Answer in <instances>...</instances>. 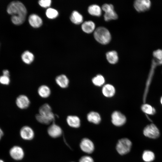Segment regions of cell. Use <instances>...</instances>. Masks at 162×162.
I'll list each match as a JSON object with an SVG mask.
<instances>
[{
  "instance_id": "4316f807",
  "label": "cell",
  "mask_w": 162,
  "mask_h": 162,
  "mask_svg": "<svg viewBox=\"0 0 162 162\" xmlns=\"http://www.w3.org/2000/svg\"><path fill=\"white\" fill-rule=\"evenodd\" d=\"M92 82L95 86H100L104 84L105 79L102 75L98 74L92 79Z\"/></svg>"
},
{
  "instance_id": "e575fe53",
  "label": "cell",
  "mask_w": 162,
  "mask_h": 162,
  "mask_svg": "<svg viewBox=\"0 0 162 162\" xmlns=\"http://www.w3.org/2000/svg\"><path fill=\"white\" fill-rule=\"evenodd\" d=\"M160 102L161 104L162 105V96L161 97L160 99Z\"/></svg>"
},
{
  "instance_id": "8fae6325",
  "label": "cell",
  "mask_w": 162,
  "mask_h": 162,
  "mask_svg": "<svg viewBox=\"0 0 162 162\" xmlns=\"http://www.w3.org/2000/svg\"><path fill=\"white\" fill-rule=\"evenodd\" d=\"M16 104L20 109H24L27 108L29 106L30 101L28 98L24 95L18 96L16 100Z\"/></svg>"
},
{
  "instance_id": "f546056e",
  "label": "cell",
  "mask_w": 162,
  "mask_h": 162,
  "mask_svg": "<svg viewBox=\"0 0 162 162\" xmlns=\"http://www.w3.org/2000/svg\"><path fill=\"white\" fill-rule=\"evenodd\" d=\"M51 3L50 0H41L39 1V4L42 7L47 8L50 6Z\"/></svg>"
},
{
  "instance_id": "3957f363",
  "label": "cell",
  "mask_w": 162,
  "mask_h": 162,
  "mask_svg": "<svg viewBox=\"0 0 162 162\" xmlns=\"http://www.w3.org/2000/svg\"><path fill=\"white\" fill-rule=\"evenodd\" d=\"M132 143L128 139L126 138L120 140L116 147L118 152L121 155H123L129 152L131 149Z\"/></svg>"
},
{
  "instance_id": "9a60e30c",
  "label": "cell",
  "mask_w": 162,
  "mask_h": 162,
  "mask_svg": "<svg viewBox=\"0 0 162 162\" xmlns=\"http://www.w3.org/2000/svg\"><path fill=\"white\" fill-rule=\"evenodd\" d=\"M28 21L30 25L34 28L40 27L42 23L41 19L35 14H32L29 17Z\"/></svg>"
},
{
  "instance_id": "4dcf8cb0",
  "label": "cell",
  "mask_w": 162,
  "mask_h": 162,
  "mask_svg": "<svg viewBox=\"0 0 162 162\" xmlns=\"http://www.w3.org/2000/svg\"><path fill=\"white\" fill-rule=\"evenodd\" d=\"M10 82L9 77L2 75L0 76V83L3 85H8Z\"/></svg>"
},
{
  "instance_id": "7402d4cb",
  "label": "cell",
  "mask_w": 162,
  "mask_h": 162,
  "mask_svg": "<svg viewBox=\"0 0 162 162\" xmlns=\"http://www.w3.org/2000/svg\"><path fill=\"white\" fill-rule=\"evenodd\" d=\"M71 21L76 24H79L82 22L83 17L82 15L76 11L73 12L70 17Z\"/></svg>"
},
{
  "instance_id": "5bb4252c",
  "label": "cell",
  "mask_w": 162,
  "mask_h": 162,
  "mask_svg": "<svg viewBox=\"0 0 162 162\" xmlns=\"http://www.w3.org/2000/svg\"><path fill=\"white\" fill-rule=\"evenodd\" d=\"M57 84L62 88H66L69 85V80L64 74H61L57 76L55 79Z\"/></svg>"
},
{
  "instance_id": "2e32d148",
  "label": "cell",
  "mask_w": 162,
  "mask_h": 162,
  "mask_svg": "<svg viewBox=\"0 0 162 162\" xmlns=\"http://www.w3.org/2000/svg\"><path fill=\"white\" fill-rule=\"evenodd\" d=\"M66 121L68 125L71 127L78 128L80 126V120L77 116H69L67 117Z\"/></svg>"
},
{
  "instance_id": "9c48e42d",
  "label": "cell",
  "mask_w": 162,
  "mask_h": 162,
  "mask_svg": "<svg viewBox=\"0 0 162 162\" xmlns=\"http://www.w3.org/2000/svg\"><path fill=\"white\" fill-rule=\"evenodd\" d=\"M80 146L83 151L88 153H92L94 149V146L92 142L86 138L82 140Z\"/></svg>"
},
{
  "instance_id": "8992f818",
  "label": "cell",
  "mask_w": 162,
  "mask_h": 162,
  "mask_svg": "<svg viewBox=\"0 0 162 162\" xmlns=\"http://www.w3.org/2000/svg\"><path fill=\"white\" fill-rule=\"evenodd\" d=\"M144 135L147 137L152 139H156L160 135L159 130L153 124H151L146 126L143 130Z\"/></svg>"
},
{
  "instance_id": "5b68a950",
  "label": "cell",
  "mask_w": 162,
  "mask_h": 162,
  "mask_svg": "<svg viewBox=\"0 0 162 162\" xmlns=\"http://www.w3.org/2000/svg\"><path fill=\"white\" fill-rule=\"evenodd\" d=\"M39 113L42 117L52 122L54 120V114L52 112L51 107L48 104H44L40 107Z\"/></svg>"
},
{
  "instance_id": "d590c367",
  "label": "cell",
  "mask_w": 162,
  "mask_h": 162,
  "mask_svg": "<svg viewBox=\"0 0 162 162\" xmlns=\"http://www.w3.org/2000/svg\"><path fill=\"white\" fill-rule=\"evenodd\" d=\"M0 162H4V161L2 159H0Z\"/></svg>"
},
{
  "instance_id": "484cf974",
  "label": "cell",
  "mask_w": 162,
  "mask_h": 162,
  "mask_svg": "<svg viewBox=\"0 0 162 162\" xmlns=\"http://www.w3.org/2000/svg\"><path fill=\"white\" fill-rule=\"evenodd\" d=\"M154 153L150 151L146 150L143 153L142 158L146 162H151L154 160Z\"/></svg>"
},
{
  "instance_id": "4fadbf2b",
  "label": "cell",
  "mask_w": 162,
  "mask_h": 162,
  "mask_svg": "<svg viewBox=\"0 0 162 162\" xmlns=\"http://www.w3.org/2000/svg\"><path fill=\"white\" fill-rule=\"evenodd\" d=\"M48 133L50 136L53 138L60 136L62 134V131L58 125L53 124L51 125L48 129Z\"/></svg>"
},
{
  "instance_id": "83f0119b",
  "label": "cell",
  "mask_w": 162,
  "mask_h": 162,
  "mask_svg": "<svg viewBox=\"0 0 162 162\" xmlns=\"http://www.w3.org/2000/svg\"><path fill=\"white\" fill-rule=\"evenodd\" d=\"M46 15L50 19H54L58 15V12L55 9L52 8H49L46 10Z\"/></svg>"
},
{
  "instance_id": "7c38bea8",
  "label": "cell",
  "mask_w": 162,
  "mask_h": 162,
  "mask_svg": "<svg viewBox=\"0 0 162 162\" xmlns=\"http://www.w3.org/2000/svg\"><path fill=\"white\" fill-rule=\"evenodd\" d=\"M20 135L23 139L30 140L33 138L34 132L30 127L28 126H25L21 129L20 131Z\"/></svg>"
},
{
  "instance_id": "1f68e13d",
  "label": "cell",
  "mask_w": 162,
  "mask_h": 162,
  "mask_svg": "<svg viewBox=\"0 0 162 162\" xmlns=\"http://www.w3.org/2000/svg\"><path fill=\"white\" fill-rule=\"evenodd\" d=\"M79 162H94V160L91 157L86 156L82 157L80 159Z\"/></svg>"
},
{
  "instance_id": "30bf717a",
  "label": "cell",
  "mask_w": 162,
  "mask_h": 162,
  "mask_svg": "<svg viewBox=\"0 0 162 162\" xmlns=\"http://www.w3.org/2000/svg\"><path fill=\"white\" fill-rule=\"evenodd\" d=\"M9 153L12 158L16 160H21L24 156V153L22 148L17 146L12 147L10 150Z\"/></svg>"
},
{
  "instance_id": "cb8c5ba5",
  "label": "cell",
  "mask_w": 162,
  "mask_h": 162,
  "mask_svg": "<svg viewBox=\"0 0 162 162\" xmlns=\"http://www.w3.org/2000/svg\"><path fill=\"white\" fill-rule=\"evenodd\" d=\"M21 58L22 61L25 63L27 64H30L34 60V56L31 52L28 51H26L22 54Z\"/></svg>"
},
{
  "instance_id": "277c9868",
  "label": "cell",
  "mask_w": 162,
  "mask_h": 162,
  "mask_svg": "<svg viewBox=\"0 0 162 162\" xmlns=\"http://www.w3.org/2000/svg\"><path fill=\"white\" fill-rule=\"evenodd\" d=\"M102 9L105 12L104 18L106 21L115 20L118 18V15L114 11V7L112 4H104L102 6Z\"/></svg>"
},
{
  "instance_id": "603a6c76",
  "label": "cell",
  "mask_w": 162,
  "mask_h": 162,
  "mask_svg": "<svg viewBox=\"0 0 162 162\" xmlns=\"http://www.w3.org/2000/svg\"><path fill=\"white\" fill-rule=\"evenodd\" d=\"M106 56L107 61L111 64H115L118 61V54L115 51H112L107 52L106 54Z\"/></svg>"
},
{
  "instance_id": "44dd1931",
  "label": "cell",
  "mask_w": 162,
  "mask_h": 162,
  "mask_svg": "<svg viewBox=\"0 0 162 162\" xmlns=\"http://www.w3.org/2000/svg\"><path fill=\"white\" fill-rule=\"evenodd\" d=\"M88 13L91 15L99 16L101 14V9L97 4H92L90 5L88 9Z\"/></svg>"
},
{
  "instance_id": "ffe728a7",
  "label": "cell",
  "mask_w": 162,
  "mask_h": 162,
  "mask_svg": "<svg viewBox=\"0 0 162 162\" xmlns=\"http://www.w3.org/2000/svg\"><path fill=\"white\" fill-rule=\"evenodd\" d=\"M88 121L95 124H99L101 121V117L98 113L95 112H91L87 115Z\"/></svg>"
},
{
  "instance_id": "f1b7e54d",
  "label": "cell",
  "mask_w": 162,
  "mask_h": 162,
  "mask_svg": "<svg viewBox=\"0 0 162 162\" xmlns=\"http://www.w3.org/2000/svg\"><path fill=\"white\" fill-rule=\"evenodd\" d=\"M153 56L158 60H162V49H158L154 51Z\"/></svg>"
},
{
  "instance_id": "e0dca14e",
  "label": "cell",
  "mask_w": 162,
  "mask_h": 162,
  "mask_svg": "<svg viewBox=\"0 0 162 162\" xmlns=\"http://www.w3.org/2000/svg\"><path fill=\"white\" fill-rule=\"evenodd\" d=\"M102 92L104 95L107 97L113 96L115 93L114 87L110 84L105 85L103 87Z\"/></svg>"
},
{
  "instance_id": "d6a6232c",
  "label": "cell",
  "mask_w": 162,
  "mask_h": 162,
  "mask_svg": "<svg viewBox=\"0 0 162 162\" xmlns=\"http://www.w3.org/2000/svg\"><path fill=\"white\" fill-rule=\"evenodd\" d=\"M3 75L8 76H9V72L7 70H4L3 71Z\"/></svg>"
},
{
  "instance_id": "ac0fdd59",
  "label": "cell",
  "mask_w": 162,
  "mask_h": 162,
  "mask_svg": "<svg viewBox=\"0 0 162 162\" xmlns=\"http://www.w3.org/2000/svg\"><path fill=\"white\" fill-rule=\"evenodd\" d=\"M82 31L87 33H90L95 30V24L92 21H88L84 22L81 26Z\"/></svg>"
},
{
  "instance_id": "6da1fadb",
  "label": "cell",
  "mask_w": 162,
  "mask_h": 162,
  "mask_svg": "<svg viewBox=\"0 0 162 162\" xmlns=\"http://www.w3.org/2000/svg\"><path fill=\"white\" fill-rule=\"evenodd\" d=\"M7 11L11 15V20L17 25L22 24L25 21L27 11L24 4L19 1H13L8 5Z\"/></svg>"
},
{
  "instance_id": "d6986e66",
  "label": "cell",
  "mask_w": 162,
  "mask_h": 162,
  "mask_svg": "<svg viewBox=\"0 0 162 162\" xmlns=\"http://www.w3.org/2000/svg\"><path fill=\"white\" fill-rule=\"evenodd\" d=\"M38 92L39 95L41 98H46L49 97L51 94V90L47 86L43 85L38 88Z\"/></svg>"
},
{
  "instance_id": "836d02e7",
  "label": "cell",
  "mask_w": 162,
  "mask_h": 162,
  "mask_svg": "<svg viewBox=\"0 0 162 162\" xmlns=\"http://www.w3.org/2000/svg\"><path fill=\"white\" fill-rule=\"evenodd\" d=\"M3 135V132L2 130L0 128V140Z\"/></svg>"
},
{
  "instance_id": "7a4b0ae2",
  "label": "cell",
  "mask_w": 162,
  "mask_h": 162,
  "mask_svg": "<svg viewBox=\"0 0 162 162\" xmlns=\"http://www.w3.org/2000/svg\"><path fill=\"white\" fill-rule=\"evenodd\" d=\"M94 36L98 42L104 45L109 43L111 39V35L109 31L103 27L97 28L94 31Z\"/></svg>"
},
{
  "instance_id": "52a82bcc",
  "label": "cell",
  "mask_w": 162,
  "mask_h": 162,
  "mask_svg": "<svg viewBox=\"0 0 162 162\" xmlns=\"http://www.w3.org/2000/svg\"><path fill=\"white\" fill-rule=\"evenodd\" d=\"M151 2L149 0H136L134 3L135 10L138 12H144L149 10Z\"/></svg>"
},
{
  "instance_id": "d4e9b609",
  "label": "cell",
  "mask_w": 162,
  "mask_h": 162,
  "mask_svg": "<svg viewBox=\"0 0 162 162\" xmlns=\"http://www.w3.org/2000/svg\"><path fill=\"white\" fill-rule=\"evenodd\" d=\"M141 109L143 112L148 115H153L156 112L155 108L147 104H143L141 106Z\"/></svg>"
},
{
  "instance_id": "ba28073f",
  "label": "cell",
  "mask_w": 162,
  "mask_h": 162,
  "mask_svg": "<svg viewBox=\"0 0 162 162\" xmlns=\"http://www.w3.org/2000/svg\"><path fill=\"white\" fill-rule=\"evenodd\" d=\"M112 122V124L118 126L123 125L126 122L125 116L119 111H115L111 115Z\"/></svg>"
}]
</instances>
